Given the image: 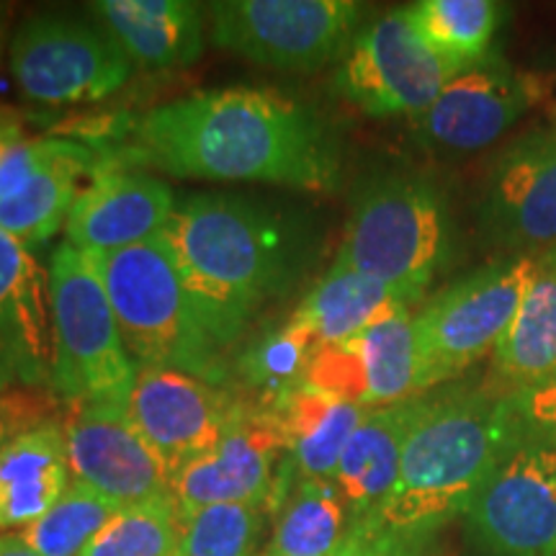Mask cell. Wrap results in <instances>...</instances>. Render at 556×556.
<instances>
[{
	"instance_id": "1",
	"label": "cell",
	"mask_w": 556,
	"mask_h": 556,
	"mask_svg": "<svg viewBox=\"0 0 556 556\" xmlns=\"http://www.w3.org/2000/svg\"><path fill=\"white\" fill-rule=\"evenodd\" d=\"M137 160L176 178L332 191L340 144L317 111L258 88L193 93L137 124Z\"/></svg>"
},
{
	"instance_id": "2",
	"label": "cell",
	"mask_w": 556,
	"mask_h": 556,
	"mask_svg": "<svg viewBox=\"0 0 556 556\" xmlns=\"http://www.w3.org/2000/svg\"><path fill=\"white\" fill-rule=\"evenodd\" d=\"M163 238L219 351L238 343L270 302L296 287L315 240L302 214L238 193L184 199Z\"/></svg>"
},
{
	"instance_id": "3",
	"label": "cell",
	"mask_w": 556,
	"mask_h": 556,
	"mask_svg": "<svg viewBox=\"0 0 556 556\" xmlns=\"http://www.w3.org/2000/svg\"><path fill=\"white\" fill-rule=\"evenodd\" d=\"M523 435L510 394L456 387L428 397L405 443L397 484L371 526L435 533L467 513Z\"/></svg>"
},
{
	"instance_id": "4",
	"label": "cell",
	"mask_w": 556,
	"mask_h": 556,
	"mask_svg": "<svg viewBox=\"0 0 556 556\" xmlns=\"http://www.w3.org/2000/svg\"><path fill=\"white\" fill-rule=\"evenodd\" d=\"M137 368H170L222 387V351L206 336L163 232L139 245L90 255Z\"/></svg>"
},
{
	"instance_id": "5",
	"label": "cell",
	"mask_w": 556,
	"mask_h": 556,
	"mask_svg": "<svg viewBox=\"0 0 556 556\" xmlns=\"http://www.w3.org/2000/svg\"><path fill=\"white\" fill-rule=\"evenodd\" d=\"M448 245L441 191L415 173L389 170L358 186L336 266L422 296L446 266Z\"/></svg>"
},
{
	"instance_id": "6",
	"label": "cell",
	"mask_w": 556,
	"mask_h": 556,
	"mask_svg": "<svg viewBox=\"0 0 556 556\" xmlns=\"http://www.w3.org/2000/svg\"><path fill=\"white\" fill-rule=\"evenodd\" d=\"M52 392L80 405L127 407L139 368L124 345L93 258L70 242L54 248L50 270Z\"/></svg>"
},
{
	"instance_id": "7",
	"label": "cell",
	"mask_w": 556,
	"mask_h": 556,
	"mask_svg": "<svg viewBox=\"0 0 556 556\" xmlns=\"http://www.w3.org/2000/svg\"><path fill=\"white\" fill-rule=\"evenodd\" d=\"M539 268V258L490 263L458 278L417 312V394L458 379L495 351Z\"/></svg>"
},
{
	"instance_id": "8",
	"label": "cell",
	"mask_w": 556,
	"mask_h": 556,
	"mask_svg": "<svg viewBox=\"0 0 556 556\" xmlns=\"http://www.w3.org/2000/svg\"><path fill=\"white\" fill-rule=\"evenodd\" d=\"M206 9L214 47L291 73L343 58L364 13L353 0H222Z\"/></svg>"
},
{
	"instance_id": "9",
	"label": "cell",
	"mask_w": 556,
	"mask_h": 556,
	"mask_svg": "<svg viewBox=\"0 0 556 556\" xmlns=\"http://www.w3.org/2000/svg\"><path fill=\"white\" fill-rule=\"evenodd\" d=\"M9 65L29 101L73 106L116 93L129 80L135 62L103 26L45 11L16 26Z\"/></svg>"
},
{
	"instance_id": "10",
	"label": "cell",
	"mask_w": 556,
	"mask_h": 556,
	"mask_svg": "<svg viewBox=\"0 0 556 556\" xmlns=\"http://www.w3.org/2000/svg\"><path fill=\"white\" fill-rule=\"evenodd\" d=\"M462 67L417 37L407 9L361 26L336 70L338 96L368 116H417L430 109Z\"/></svg>"
},
{
	"instance_id": "11",
	"label": "cell",
	"mask_w": 556,
	"mask_h": 556,
	"mask_svg": "<svg viewBox=\"0 0 556 556\" xmlns=\"http://www.w3.org/2000/svg\"><path fill=\"white\" fill-rule=\"evenodd\" d=\"M469 556H556V446L528 433L464 513Z\"/></svg>"
},
{
	"instance_id": "12",
	"label": "cell",
	"mask_w": 556,
	"mask_h": 556,
	"mask_svg": "<svg viewBox=\"0 0 556 556\" xmlns=\"http://www.w3.org/2000/svg\"><path fill=\"white\" fill-rule=\"evenodd\" d=\"M479 222L486 240L513 258L556 248V124L526 131L495 157Z\"/></svg>"
},
{
	"instance_id": "13",
	"label": "cell",
	"mask_w": 556,
	"mask_h": 556,
	"mask_svg": "<svg viewBox=\"0 0 556 556\" xmlns=\"http://www.w3.org/2000/svg\"><path fill=\"white\" fill-rule=\"evenodd\" d=\"M281 451L287 443L276 415L261 402L235 397L219 443L178 471L173 497L184 513L225 503L268 505Z\"/></svg>"
},
{
	"instance_id": "14",
	"label": "cell",
	"mask_w": 556,
	"mask_h": 556,
	"mask_svg": "<svg viewBox=\"0 0 556 556\" xmlns=\"http://www.w3.org/2000/svg\"><path fill=\"white\" fill-rule=\"evenodd\" d=\"M536 78L518 73L503 58H484L456 75L415 119L417 137L430 150L469 155L492 148L539 101Z\"/></svg>"
},
{
	"instance_id": "15",
	"label": "cell",
	"mask_w": 556,
	"mask_h": 556,
	"mask_svg": "<svg viewBox=\"0 0 556 556\" xmlns=\"http://www.w3.org/2000/svg\"><path fill=\"white\" fill-rule=\"evenodd\" d=\"M304 381L364 409L420 397L415 315L400 309L343 343L317 348Z\"/></svg>"
},
{
	"instance_id": "16",
	"label": "cell",
	"mask_w": 556,
	"mask_h": 556,
	"mask_svg": "<svg viewBox=\"0 0 556 556\" xmlns=\"http://www.w3.org/2000/svg\"><path fill=\"white\" fill-rule=\"evenodd\" d=\"M235 397L217 384L170 368H139L127 415L170 477L204 456L225 433Z\"/></svg>"
},
{
	"instance_id": "17",
	"label": "cell",
	"mask_w": 556,
	"mask_h": 556,
	"mask_svg": "<svg viewBox=\"0 0 556 556\" xmlns=\"http://www.w3.org/2000/svg\"><path fill=\"white\" fill-rule=\"evenodd\" d=\"M67 464L75 482L129 507L173 495V477L131 426L127 407L80 405L65 420Z\"/></svg>"
},
{
	"instance_id": "18",
	"label": "cell",
	"mask_w": 556,
	"mask_h": 556,
	"mask_svg": "<svg viewBox=\"0 0 556 556\" xmlns=\"http://www.w3.org/2000/svg\"><path fill=\"white\" fill-rule=\"evenodd\" d=\"M173 212L176 197L165 180L106 165L75 199L65 235L83 253L106 255L157 238Z\"/></svg>"
},
{
	"instance_id": "19",
	"label": "cell",
	"mask_w": 556,
	"mask_h": 556,
	"mask_svg": "<svg viewBox=\"0 0 556 556\" xmlns=\"http://www.w3.org/2000/svg\"><path fill=\"white\" fill-rule=\"evenodd\" d=\"M50 278L16 238L0 229V392H52Z\"/></svg>"
},
{
	"instance_id": "20",
	"label": "cell",
	"mask_w": 556,
	"mask_h": 556,
	"mask_svg": "<svg viewBox=\"0 0 556 556\" xmlns=\"http://www.w3.org/2000/svg\"><path fill=\"white\" fill-rule=\"evenodd\" d=\"M428 397L368 409L340 454L332 484L348 505L353 526H371L400 479L405 443Z\"/></svg>"
},
{
	"instance_id": "21",
	"label": "cell",
	"mask_w": 556,
	"mask_h": 556,
	"mask_svg": "<svg viewBox=\"0 0 556 556\" xmlns=\"http://www.w3.org/2000/svg\"><path fill=\"white\" fill-rule=\"evenodd\" d=\"M88 11L148 70L186 67L204 54L206 5L193 0H99Z\"/></svg>"
},
{
	"instance_id": "22",
	"label": "cell",
	"mask_w": 556,
	"mask_h": 556,
	"mask_svg": "<svg viewBox=\"0 0 556 556\" xmlns=\"http://www.w3.org/2000/svg\"><path fill=\"white\" fill-rule=\"evenodd\" d=\"M70 486L65 422H39L0 451V533L26 531Z\"/></svg>"
},
{
	"instance_id": "23",
	"label": "cell",
	"mask_w": 556,
	"mask_h": 556,
	"mask_svg": "<svg viewBox=\"0 0 556 556\" xmlns=\"http://www.w3.org/2000/svg\"><path fill=\"white\" fill-rule=\"evenodd\" d=\"M266 507L276 516L268 556H336L356 528L338 486L328 479L299 477L289 456Z\"/></svg>"
},
{
	"instance_id": "24",
	"label": "cell",
	"mask_w": 556,
	"mask_h": 556,
	"mask_svg": "<svg viewBox=\"0 0 556 556\" xmlns=\"http://www.w3.org/2000/svg\"><path fill=\"white\" fill-rule=\"evenodd\" d=\"M417 299L420 296L405 289L332 263L328 274L304 294L291 319L309 332L317 348H323L343 343L368 325L409 309Z\"/></svg>"
},
{
	"instance_id": "25",
	"label": "cell",
	"mask_w": 556,
	"mask_h": 556,
	"mask_svg": "<svg viewBox=\"0 0 556 556\" xmlns=\"http://www.w3.org/2000/svg\"><path fill=\"white\" fill-rule=\"evenodd\" d=\"M268 409L281 426L287 456L296 475L328 482L336 477L345 443L368 413L364 407L319 392L307 381L291 389L287 397L274 402Z\"/></svg>"
},
{
	"instance_id": "26",
	"label": "cell",
	"mask_w": 556,
	"mask_h": 556,
	"mask_svg": "<svg viewBox=\"0 0 556 556\" xmlns=\"http://www.w3.org/2000/svg\"><path fill=\"white\" fill-rule=\"evenodd\" d=\"M93 152L78 142L60 139L58 150L45 168L34 173L16 193L0 199V229L24 248L45 245L65 225L78 199V180L96 173Z\"/></svg>"
},
{
	"instance_id": "27",
	"label": "cell",
	"mask_w": 556,
	"mask_h": 556,
	"mask_svg": "<svg viewBox=\"0 0 556 556\" xmlns=\"http://www.w3.org/2000/svg\"><path fill=\"white\" fill-rule=\"evenodd\" d=\"M539 266L536 281L495 348L497 374L516 389L556 374V263L539 258Z\"/></svg>"
},
{
	"instance_id": "28",
	"label": "cell",
	"mask_w": 556,
	"mask_h": 556,
	"mask_svg": "<svg viewBox=\"0 0 556 556\" xmlns=\"http://www.w3.org/2000/svg\"><path fill=\"white\" fill-rule=\"evenodd\" d=\"M407 16L430 50L467 70L490 58L503 11L492 0H420Z\"/></svg>"
},
{
	"instance_id": "29",
	"label": "cell",
	"mask_w": 556,
	"mask_h": 556,
	"mask_svg": "<svg viewBox=\"0 0 556 556\" xmlns=\"http://www.w3.org/2000/svg\"><path fill=\"white\" fill-rule=\"evenodd\" d=\"M315 351L317 345L309 332L289 317L287 325L253 340L242 351L238 377L242 387L255 394V402L270 407L302 384Z\"/></svg>"
},
{
	"instance_id": "30",
	"label": "cell",
	"mask_w": 556,
	"mask_h": 556,
	"mask_svg": "<svg viewBox=\"0 0 556 556\" xmlns=\"http://www.w3.org/2000/svg\"><path fill=\"white\" fill-rule=\"evenodd\" d=\"M119 510L114 500L73 479L58 503L21 536L39 556H80Z\"/></svg>"
},
{
	"instance_id": "31",
	"label": "cell",
	"mask_w": 556,
	"mask_h": 556,
	"mask_svg": "<svg viewBox=\"0 0 556 556\" xmlns=\"http://www.w3.org/2000/svg\"><path fill=\"white\" fill-rule=\"evenodd\" d=\"M80 556H180V507L176 497L122 507Z\"/></svg>"
},
{
	"instance_id": "32",
	"label": "cell",
	"mask_w": 556,
	"mask_h": 556,
	"mask_svg": "<svg viewBox=\"0 0 556 556\" xmlns=\"http://www.w3.org/2000/svg\"><path fill=\"white\" fill-rule=\"evenodd\" d=\"M266 505H206L180 510V556H261Z\"/></svg>"
},
{
	"instance_id": "33",
	"label": "cell",
	"mask_w": 556,
	"mask_h": 556,
	"mask_svg": "<svg viewBox=\"0 0 556 556\" xmlns=\"http://www.w3.org/2000/svg\"><path fill=\"white\" fill-rule=\"evenodd\" d=\"M60 137L18 139L0 152V199H9L34 173L45 168L58 150Z\"/></svg>"
},
{
	"instance_id": "34",
	"label": "cell",
	"mask_w": 556,
	"mask_h": 556,
	"mask_svg": "<svg viewBox=\"0 0 556 556\" xmlns=\"http://www.w3.org/2000/svg\"><path fill=\"white\" fill-rule=\"evenodd\" d=\"M50 413L52 397L39 389H13L9 394H0V451L24 430L50 420Z\"/></svg>"
},
{
	"instance_id": "35",
	"label": "cell",
	"mask_w": 556,
	"mask_h": 556,
	"mask_svg": "<svg viewBox=\"0 0 556 556\" xmlns=\"http://www.w3.org/2000/svg\"><path fill=\"white\" fill-rule=\"evenodd\" d=\"M510 400L528 433L556 446V374L531 387L513 389Z\"/></svg>"
},
{
	"instance_id": "36",
	"label": "cell",
	"mask_w": 556,
	"mask_h": 556,
	"mask_svg": "<svg viewBox=\"0 0 556 556\" xmlns=\"http://www.w3.org/2000/svg\"><path fill=\"white\" fill-rule=\"evenodd\" d=\"M433 536L435 533L364 526L356 556H433Z\"/></svg>"
},
{
	"instance_id": "37",
	"label": "cell",
	"mask_w": 556,
	"mask_h": 556,
	"mask_svg": "<svg viewBox=\"0 0 556 556\" xmlns=\"http://www.w3.org/2000/svg\"><path fill=\"white\" fill-rule=\"evenodd\" d=\"M0 556H39L21 533H0Z\"/></svg>"
},
{
	"instance_id": "38",
	"label": "cell",
	"mask_w": 556,
	"mask_h": 556,
	"mask_svg": "<svg viewBox=\"0 0 556 556\" xmlns=\"http://www.w3.org/2000/svg\"><path fill=\"white\" fill-rule=\"evenodd\" d=\"M18 139H24V131H21L18 124L9 114H0V152L9 148V144L18 142Z\"/></svg>"
},
{
	"instance_id": "39",
	"label": "cell",
	"mask_w": 556,
	"mask_h": 556,
	"mask_svg": "<svg viewBox=\"0 0 556 556\" xmlns=\"http://www.w3.org/2000/svg\"><path fill=\"white\" fill-rule=\"evenodd\" d=\"M9 34H11V11H9V5L0 3V62H3V54L11 45Z\"/></svg>"
},
{
	"instance_id": "40",
	"label": "cell",
	"mask_w": 556,
	"mask_h": 556,
	"mask_svg": "<svg viewBox=\"0 0 556 556\" xmlns=\"http://www.w3.org/2000/svg\"><path fill=\"white\" fill-rule=\"evenodd\" d=\"M361 539H364V526H356V528H353L351 539H348V544L340 548L336 556H356L358 554V546H361ZM261 556H268V554L263 552Z\"/></svg>"
},
{
	"instance_id": "41",
	"label": "cell",
	"mask_w": 556,
	"mask_h": 556,
	"mask_svg": "<svg viewBox=\"0 0 556 556\" xmlns=\"http://www.w3.org/2000/svg\"><path fill=\"white\" fill-rule=\"evenodd\" d=\"M539 258H544V261H552V263H556V248H554V250H548V253H544V255H539Z\"/></svg>"
}]
</instances>
